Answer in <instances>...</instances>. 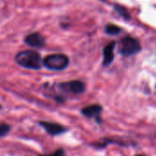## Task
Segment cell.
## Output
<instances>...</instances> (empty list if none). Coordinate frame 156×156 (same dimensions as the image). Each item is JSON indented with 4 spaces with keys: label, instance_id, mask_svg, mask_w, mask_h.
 I'll return each instance as SVG.
<instances>
[{
    "label": "cell",
    "instance_id": "4fadbf2b",
    "mask_svg": "<svg viewBox=\"0 0 156 156\" xmlns=\"http://www.w3.org/2000/svg\"><path fill=\"white\" fill-rule=\"evenodd\" d=\"M0 108H1V106H0Z\"/></svg>",
    "mask_w": 156,
    "mask_h": 156
},
{
    "label": "cell",
    "instance_id": "9c48e42d",
    "mask_svg": "<svg viewBox=\"0 0 156 156\" xmlns=\"http://www.w3.org/2000/svg\"><path fill=\"white\" fill-rule=\"evenodd\" d=\"M121 28L115 25H108L106 27V32L110 35H117L118 33H120Z\"/></svg>",
    "mask_w": 156,
    "mask_h": 156
},
{
    "label": "cell",
    "instance_id": "6da1fadb",
    "mask_svg": "<svg viewBox=\"0 0 156 156\" xmlns=\"http://www.w3.org/2000/svg\"><path fill=\"white\" fill-rule=\"evenodd\" d=\"M16 62L26 69H39L43 66V59L39 53L34 50H25L16 54Z\"/></svg>",
    "mask_w": 156,
    "mask_h": 156
},
{
    "label": "cell",
    "instance_id": "3957f363",
    "mask_svg": "<svg viewBox=\"0 0 156 156\" xmlns=\"http://www.w3.org/2000/svg\"><path fill=\"white\" fill-rule=\"evenodd\" d=\"M142 47L138 39L133 37H126L121 42L120 52L123 56H132L138 53Z\"/></svg>",
    "mask_w": 156,
    "mask_h": 156
},
{
    "label": "cell",
    "instance_id": "30bf717a",
    "mask_svg": "<svg viewBox=\"0 0 156 156\" xmlns=\"http://www.w3.org/2000/svg\"><path fill=\"white\" fill-rule=\"evenodd\" d=\"M10 132V126L6 123H0V138L8 134Z\"/></svg>",
    "mask_w": 156,
    "mask_h": 156
},
{
    "label": "cell",
    "instance_id": "52a82bcc",
    "mask_svg": "<svg viewBox=\"0 0 156 156\" xmlns=\"http://www.w3.org/2000/svg\"><path fill=\"white\" fill-rule=\"evenodd\" d=\"M62 88H67L69 91L75 93V94H80L84 92L85 90V84L82 81L80 80H72L67 83H63L61 84Z\"/></svg>",
    "mask_w": 156,
    "mask_h": 156
},
{
    "label": "cell",
    "instance_id": "7c38bea8",
    "mask_svg": "<svg viewBox=\"0 0 156 156\" xmlns=\"http://www.w3.org/2000/svg\"><path fill=\"white\" fill-rule=\"evenodd\" d=\"M135 156H144V155H143V154H137V155H135Z\"/></svg>",
    "mask_w": 156,
    "mask_h": 156
},
{
    "label": "cell",
    "instance_id": "7a4b0ae2",
    "mask_svg": "<svg viewBox=\"0 0 156 156\" xmlns=\"http://www.w3.org/2000/svg\"><path fill=\"white\" fill-rule=\"evenodd\" d=\"M69 63L68 56L64 54H52L43 59V66L51 70H63Z\"/></svg>",
    "mask_w": 156,
    "mask_h": 156
},
{
    "label": "cell",
    "instance_id": "277c9868",
    "mask_svg": "<svg viewBox=\"0 0 156 156\" xmlns=\"http://www.w3.org/2000/svg\"><path fill=\"white\" fill-rule=\"evenodd\" d=\"M40 125L43 127V129L49 133L50 135H59L66 132V129L58 123L55 122H41Z\"/></svg>",
    "mask_w": 156,
    "mask_h": 156
},
{
    "label": "cell",
    "instance_id": "5b68a950",
    "mask_svg": "<svg viewBox=\"0 0 156 156\" xmlns=\"http://www.w3.org/2000/svg\"><path fill=\"white\" fill-rule=\"evenodd\" d=\"M25 42L33 48H42L45 46V38L39 33H32L26 37Z\"/></svg>",
    "mask_w": 156,
    "mask_h": 156
},
{
    "label": "cell",
    "instance_id": "8992f818",
    "mask_svg": "<svg viewBox=\"0 0 156 156\" xmlns=\"http://www.w3.org/2000/svg\"><path fill=\"white\" fill-rule=\"evenodd\" d=\"M114 48L115 42H111L108 44L103 50V66L108 67L112 64L114 58Z\"/></svg>",
    "mask_w": 156,
    "mask_h": 156
},
{
    "label": "cell",
    "instance_id": "8fae6325",
    "mask_svg": "<svg viewBox=\"0 0 156 156\" xmlns=\"http://www.w3.org/2000/svg\"><path fill=\"white\" fill-rule=\"evenodd\" d=\"M41 156H65V153L63 150H57L56 152H54L51 154H48V155H41Z\"/></svg>",
    "mask_w": 156,
    "mask_h": 156
},
{
    "label": "cell",
    "instance_id": "ba28073f",
    "mask_svg": "<svg viewBox=\"0 0 156 156\" xmlns=\"http://www.w3.org/2000/svg\"><path fill=\"white\" fill-rule=\"evenodd\" d=\"M102 112V108L98 104H93L90 106H87L81 110L83 115L89 118H95L97 120L100 119V115Z\"/></svg>",
    "mask_w": 156,
    "mask_h": 156
}]
</instances>
